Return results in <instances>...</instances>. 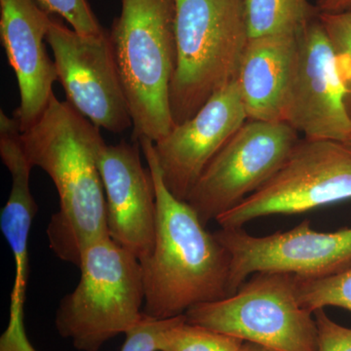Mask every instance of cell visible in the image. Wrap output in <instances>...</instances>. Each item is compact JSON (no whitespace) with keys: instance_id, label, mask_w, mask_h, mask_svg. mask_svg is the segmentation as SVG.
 <instances>
[{"instance_id":"6da1fadb","label":"cell","mask_w":351,"mask_h":351,"mask_svg":"<svg viewBox=\"0 0 351 351\" xmlns=\"http://www.w3.org/2000/svg\"><path fill=\"white\" fill-rule=\"evenodd\" d=\"M21 141L32 167L47 173L59 195V210L47 228L51 250L80 267L83 251L108 232L105 189L99 160L106 144L100 128L55 95Z\"/></svg>"},{"instance_id":"7a4b0ae2","label":"cell","mask_w":351,"mask_h":351,"mask_svg":"<svg viewBox=\"0 0 351 351\" xmlns=\"http://www.w3.org/2000/svg\"><path fill=\"white\" fill-rule=\"evenodd\" d=\"M137 142L151 171L157 205L154 249L140 262L143 311L154 319H170L198 304L230 297V256L195 209L165 186L154 142L145 138Z\"/></svg>"},{"instance_id":"3957f363","label":"cell","mask_w":351,"mask_h":351,"mask_svg":"<svg viewBox=\"0 0 351 351\" xmlns=\"http://www.w3.org/2000/svg\"><path fill=\"white\" fill-rule=\"evenodd\" d=\"M110 38L133 120V141L156 143L176 125L170 105L177 60L175 0H122Z\"/></svg>"},{"instance_id":"277c9868","label":"cell","mask_w":351,"mask_h":351,"mask_svg":"<svg viewBox=\"0 0 351 351\" xmlns=\"http://www.w3.org/2000/svg\"><path fill=\"white\" fill-rule=\"evenodd\" d=\"M175 4L177 60L170 105L177 125L237 80L250 36L244 0H175Z\"/></svg>"},{"instance_id":"5b68a950","label":"cell","mask_w":351,"mask_h":351,"mask_svg":"<svg viewBox=\"0 0 351 351\" xmlns=\"http://www.w3.org/2000/svg\"><path fill=\"white\" fill-rule=\"evenodd\" d=\"M78 269L80 282L60 302L55 325L76 350L100 351L145 317L142 265L107 237L85 248Z\"/></svg>"},{"instance_id":"8992f818","label":"cell","mask_w":351,"mask_h":351,"mask_svg":"<svg viewBox=\"0 0 351 351\" xmlns=\"http://www.w3.org/2000/svg\"><path fill=\"white\" fill-rule=\"evenodd\" d=\"M186 317L274 351H318L314 314L300 304L295 276L288 272L254 274L234 294L191 307Z\"/></svg>"},{"instance_id":"52a82bcc","label":"cell","mask_w":351,"mask_h":351,"mask_svg":"<svg viewBox=\"0 0 351 351\" xmlns=\"http://www.w3.org/2000/svg\"><path fill=\"white\" fill-rule=\"evenodd\" d=\"M350 199L351 145L304 138L267 184L216 221L221 228H241L263 217L306 213Z\"/></svg>"},{"instance_id":"ba28073f","label":"cell","mask_w":351,"mask_h":351,"mask_svg":"<svg viewBox=\"0 0 351 351\" xmlns=\"http://www.w3.org/2000/svg\"><path fill=\"white\" fill-rule=\"evenodd\" d=\"M299 140L286 122L247 120L208 164L186 202L207 226L267 184Z\"/></svg>"},{"instance_id":"9c48e42d","label":"cell","mask_w":351,"mask_h":351,"mask_svg":"<svg viewBox=\"0 0 351 351\" xmlns=\"http://www.w3.org/2000/svg\"><path fill=\"white\" fill-rule=\"evenodd\" d=\"M46 41L68 101L95 126L120 134L133 127L110 32L78 34L52 18Z\"/></svg>"},{"instance_id":"30bf717a","label":"cell","mask_w":351,"mask_h":351,"mask_svg":"<svg viewBox=\"0 0 351 351\" xmlns=\"http://www.w3.org/2000/svg\"><path fill=\"white\" fill-rule=\"evenodd\" d=\"M214 234L230 256V295L257 272L323 278L351 267V228L316 232L306 219L288 232L267 237H253L242 228H221Z\"/></svg>"},{"instance_id":"8fae6325","label":"cell","mask_w":351,"mask_h":351,"mask_svg":"<svg viewBox=\"0 0 351 351\" xmlns=\"http://www.w3.org/2000/svg\"><path fill=\"white\" fill-rule=\"evenodd\" d=\"M297 36V60L284 122L306 138L348 143L351 117L345 87L319 16Z\"/></svg>"},{"instance_id":"7c38bea8","label":"cell","mask_w":351,"mask_h":351,"mask_svg":"<svg viewBox=\"0 0 351 351\" xmlns=\"http://www.w3.org/2000/svg\"><path fill=\"white\" fill-rule=\"evenodd\" d=\"M237 80L213 95L191 119L154 143L164 184L186 201L219 149L247 121Z\"/></svg>"},{"instance_id":"4fadbf2b","label":"cell","mask_w":351,"mask_h":351,"mask_svg":"<svg viewBox=\"0 0 351 351\" xmlns=\"http://www.w3.org/2000/svg\"><path fill=\"white\" fill-rule=\"evenodd\" d=\"M137 141L106 145L99 168L105 189L110 239L138 261L151 255L156 241V193Z\"/></svg>"},{"instance_id":"5bb4252c","label":"cell","mask_w":351,"mask_h":351,"mask_svg":"<svg viewBox=\"0 0 351 351\" xmlns=\"http://www.w3.org/2000/svg\"><path fill=\"white\" fill-rule=\"evenodd\" d=\"M52 17L36 0H0V38L19 87L20 105L14 112L21 131L43 114L58 80L44 40Z\"/></svg>"},{"instance_id":"9a60e30c","label":"cell","mask_w":351,"mask_h":351,"mask_svg":"<svg viewBox=\"0 0 351 351\" xmlns=\"http://www.w3.org/2000/svg\"><path fill=\"white\" fill-rule=\"evenodd\" d=\"M297 34L249 39L237 80L248 120L284 122L297 60Z\"/></svg>"},{"instance_id":"2e32d148","label":"cell","mask_w":351,"mask_h":351,"mask_svg":"<svg viewBox=\"0 0 351 351\" xmlns=\"http://www.w3.org/2000/svg\"><path fill=\"white\" fill-rule=\"evenodd\" d=\"M244 7L250 38L297 34L320 14L308 0H244Z\"/></svg>"},{"instance_id":"e0dca14e","label":"cell","mask_w":351,"mask_h":351,"mask_svg":"<svg viewBox=\"0 0 351 351\" xmlns=\"http://www.w3.org/2000/svg\"><path fill=\"white\" fill-rule=\"evenodd\" d=\"M244 341L193 324L186 314L164 332L159 351H239Z\"/></svg>"},{"instance_id":"ac0fdd59","label":"cell","mask_w":351,"mask_h":351,"mask_svg":"<svg viewBox=\"0 0 351 351\" xmlns=\"http://www.w3.org/2000/svg\"><path fill=\"white\" fill-rule=\"evenodd\" d=\"M295 291L300 304L311 313L328 306L351 313V267L323 278L295 276Z\"/></svg>"},{"instance_id":"d6986e66","label":"cell","mask_w":351,"mask_h":351,"mask_svg":"<svg viewBox=\"0 0 351 351\" xmlns=\"http://www.w3.org/2000/svg\"><path fill=\"white\" fill-rule=\"evenodd\" d=\"M334 51L337 69L345 87V103L351 117V11L343 13H320Z\"/></svg>"},{"instance_id":"ffe728a7","label":"cell","mask_w":351,"mask_h":351,"mask_svg":"<svg viewBox=\"0 0 351 351\" xmlns=\"http://www.w3.org/2000/svg\"><path fill=\"white\" fill-rule=\"evenodd\" d=\"M36 2L44 12L63 18L78 34L98 36L105 32L87 0H36Z\"/></svg>"},{"instance_id":"44dd1931","label":"cell","mask_w":351,"mask_h":351,"mask_svg":"<svg viewBox=\"0 0 351 351\" xmlns=\"http://www.w3.org/2000/svg\"><path fill=\"white\" fill-rule=\"evenodd\" d=\"M178 317L158 320L145 314L137 326L127 332L120 351H159L164 332L174 324Z\"/></svg>"},{"instance_id":"7402d4cb","label":"cell","mask_w":351,"mask_h":351,"mask_svg":"<svg viewBox=\"0 0 351 351\" xmlns=\"http://www.w3.org/2000/svg\"><path fill=\"white\" fill-rule=\"evenodd\" d=\"M318 331V351H351V328L332 320L324 309L314 311Z\"/></svg>"},{"instance_id":"603a6c76","label":"cell","mask_w":351,"mask_h":351,"mask_svg":"<svg viewBox=\"0 0 351 351\" xmlns=\"http://www.w3.org/2000/svg\"><path fill=\"white\" fill-rule=\"evenodd\" d=\"M320 13H343L351 11V0H316Z\"/></svg>"},{"instance_id":"cb8c5ba5","label":"cell","mask_w":351,"mask_h":351,"mask_svg":"<svg viewBox=\"0 0 351 351\" xmlns=\"http://www.w3.org/2000/svg\"><path fill=\"white\" fill-rule=\"evenodd\" d=\"M239 351H274V350H269V348H265V346L257 345V343H249V341H244V343H242L241 348H240Z\"/></svg>"},{"instance_id":"d4e9b609","label":"cell","mask_w":351,"mask_h":351,"mask_svg":"<svg viewBox=\"0 0 351 351\" xmlns=\"http://www.w3.org/2000/svg\"><path fill=\"white\" fill-rule=\"evenodd\" d=\"M348 144L351 145V138H350V141H348Z\"/></svg>"}]
</instances>
